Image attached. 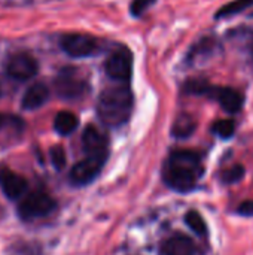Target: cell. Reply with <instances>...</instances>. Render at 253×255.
<instances>
[{
	"mask_svg": "<svg viewBox=\"0 0 253 255\" xmlns=\"http://www.w3.org/2000/svg\"><path fill=\"white\" fill-rule=\"evenodd\" d=\"M243 46H245V51L249 57V61L253 67V31H248L246 36H245V42H243Z\"/></svg>",
	"mask_w": 253,
	"mask_h": 255,
	"instance_id": "cell-23",
	"label": "cell"
},
{
	"mask_svg": "<svg viewBox=\"0 0 253 255\" xmlns=\"http://www.w3.org/2000/svg\"><path fill=\"white\" fill-rule=\"evenodd\" d=\"M104 69L110 79L128 84L133 73V54L125 46L115 49L106 60Z\"/></svg>",
	"mask_w": 253,
	"mask_h": 255,
	"instance_id": "cell-4",
	"label": "cell"
},
{
	"mask_svg": "<svg viewBox=\"0 0 253 255\" xmlns=\"http://www.w3.org/2000/svg\"><path fill=\"white\" fill-rule=\"evenodd\" d=\"M49 157H51L52 166L57 170H63L64 169V166H66V151H64L63 146H60V145L52 146L51 151H49Z\"/></svg>",
	"mask_w": 253,
	"mask_h": 255,
	"instance_id": "cell-21",
	"label": "cell"
},
{
	"mask_svg": "<svg viewBox=\"0 0 253 255\" xmlns=\"http://www.w3.org/2000/svg\"><path fill=\"white\" fill-rule=\"evenodd\" d=\"M107 155H88L85 160L79 161L70 170V181L75 185H85L91 182L103 167Z\"/></svg>",
	"mask_w": 253,
	"mask_h": 255,
	"instance_id": "cell-8",
	"label": "cell"
},
{
	"mask_svg": "<svg viewBox=\"0 0 253 255\" xmlns=\"http://www.w3.org/2000/svg\"><path fill=\"white\" fill-rule=\"evenodd\" d=\"M239 214H242L243 217H252L253 215V202L252 200H246L239 206Z\"/></svg>",
	"mask_w": 253,
	"mask_h": 255,
	"instance_id": "cell-24",
	"label": "cell"
},
{
	"mask_svg": "<svg viewBox=\"0 0 253 255\" xmlns=\"http://www.w3.org/2000/svg\"><path fill=\"white\" fill-rule=\"evenodd\" d=\"M39 64L34 57L27 52L15 54L9 58L6 64V73L15 81H28L37 75Z\"/></svg>",
	"mask_w": 253,
	"mask_h": 255,
	"instance_id": "cell-7",
	"label": "cell"
},
{
	"mask_svg": "<svg viewBox=\"0 0 253 255\" xmlns=\"http://www.w3.org/2000/svg\"><path fill=\"white\" fill-rule=\"evenodd\" d=\"M49 99V90L45 84H33L30 88H27V91L22 96V109L25 111H34L40 106H43L46 103V100Z\"/></svg>",
	"mask_w": 253,
	"mask_h": 255,
	"instance_id": "cell-12",
	"label": "cell"
},
{
	"mask_svg": "<svg viewBox=\"0 0 253 255\" xmlns=\"http://www.w3.org/2000/svg\"><path fill=\"white\" fill-rule=\"evenodd\" d=\"M79 120L75 114L69 112V111H61L57 114L55 120H54V128L58 134L61 136H69L72 134L76 128H78Z\"/></svg>",
	"mask_w": 253,
	"mask_h": 255,
	"instance_id": "cell-13",
	"label": "cell"
},
{
	"mask_svg": "<svg viewBox=\"0 0 253 255\" xmlns=\"http://www.w3.org/2000/svg\"><path fill=\"white\" fill-rule=\"evenodd\" d=\"M55 209V202L51 196L42 191H34L27 196L18 206V217L24 221L46 217Z\"/></svg>",
	"mask_w": 253,
	"mask_h": 255,
	"instance_id": "cell-3",
	"label": "cell"
},
{
	"mask_svg": "<svg viewBox=\"0 0 253 255\" xmlns=\"http://www.w3.org/2000/svg\"><path fill=\"white\" fill-rule=\"evenodd\" d=\"M195 120L188 115V114H182L176 118L173 128H171V134L174 137H188L194 133L195 130Z\"/></svg>",
	"mask_w": 253,
	"mask_h": 255,
	"instance_id": "cell-15",
	"label": "cell"
},
{
	"mask_svg": "<svg viewBox=\"0 0 253 255\" xmlns=\"http://www.w3.org/2000/svg\"><path fill=\"white\" fill-rule=\"evenodd\" d=\"M253 6V0H233L230 3H227L225 6H222L215 18H227V16H233V15H237V13H242L243 10L249 9Z\"/></svg>",
	"mask_w": 253,
	"mask_h": 255,
	"instance_id": "cell-16",
	"label": "cell"
},
{
	"mask_svg": "<svg viewBox=\"0 0 253 255\" xmlns=\"http://www.w3.org/2000/svg\"><path fill=\"white\" fill-rule=\"evenodd\" d=\"M185 93L188 94H195V96H210L213 87L201 78H195V79H189L185 87H183Z\"/></svg>",
	"mask_w": 253,
	"mask_h": 255,
	"instance_id": "cell-17",
	"label": "cell"
},
{
	"mask_svg": "<svg viewBox=\"0 0 253 255\" xmlns=\"http://www.w3.org/2000/svg\"><path fill=\"white\" fill-rule=\"evenodd\" d=\"M203 175L200 157L192 151H176L166 161L163 178L174 191H189Z\"/></svg>",
	"mask_w": 253,
	"mask_h": 255,
	"instance_id": "cell-1",
	"label": "cell"
},
{
	"mask_svg": "<svg viewBox=\"0 0 253 255\" xmlns=\"http://www.w3.org/2000/svg\"><path fill=\"white\" fill-rule=\"evenodd\" d=\"M234 131H236V126H234V121L231 120H219L213 124V133H216L222 139L231 137Z\"/></svg>",
	"mask_w": 253,
	"mask_h": 255,
	"instance_id": "cell-19",
	"label": "cell"
},
{
	"mask_svg": "<svg viewBox=\"0 0 253 255\" xmlns=\"http://www.w3.org/2000/svg\"><path fill=\"white\" fill-rule=\"evenodd\" d=\"M133 111V93L125 82H118L101 91L97 102L100 120L110 127L122 126L128 121Z\"/></svg>",
	"mask_w": 253,
	"mask_h": 255,
	"instance_id": "cell-2",
	"label": "cell"
},
{
	"mask_svg": "<svg viewBox=\"0 0 253 255\" xmlns=\"http://www.w3.org/2000/svg\"><path fill=\"white\" fill-rule=\"evenodd\" d=\"M157 0H133L131 1V6H130V10H131V15L133 16H140L142 13H145Z\"/></svg>",
	"mask_w": 253,
	"mask_h": 255,
	"instance_id": "cell-22",
	"label": "cell"
},
{
	"mask_svg": "<svg viewBox=\"0 0 253 255\" xmlns=\"http://www.w3.org/2000/svg\"><path fill=\"white\" fill-rule=\"evenodd\" d=\"M60 45H61V49L73 58L89 57V55L95 54L98 49L97 40L92 36L82 34V33L64 34L60 40Z\"/></svg>",
	"mask_w": 253,
	"mask_h": 255,
	"instance_id": "cell-5",
	"label": "cell"
},
{
	"mask_svg": "<svg viewBox=\"0 0 253 255\" xmlns=\"http://www.w3.org/2000/svg\"><path fill=\"white\" fill-rule=\"evenodd\" d=\"M55 90L60 97L73 100L84 96L86 90V84L78 75L76 69H64L55 79Z\"/></svg>",
	"mask_w": 253,
	"mask_h": 255,
	"instance_id": "cell-6",
	"label": "cell"
},
{
	"mask_svg": "<svg viewBox=\"0 0 253 255\" xmlns=\"http://www.w3.org/2000/svg\"><path fill=\"white\" fill-rule=\"evenodd\" d=\"M212 97H215L219 105L230 114H236L239 112L242 108H243V94L239 93L237 90L234 88H221V87H213L212 93H210Z\"/></svg>",
	"mask_w": 253,
	"mask_h": 255,
	"instance_id": "cell-11",
	"label": "cell"
},
{
	"mask_svg": "<svg viewBox=\"0 0 253 255\" xmlns=\"http://www.w3.org/2000/svg\"><path fill=\"white\" fill-rule=\"evenodd\" d=\"M163 253L166 255H192L194 245H192L191 239H188L185 236H176V238L169 239L164 244Z\"/></svg>",
	"mask_w": 253,
	"mask_h": 255,
	"instance_id": "cell-14",
	"label": "cell"
},
{
	"mask_svg": "<svg viewBox=\"0 0 253 255\" xmlns=\"http://www.w3.org/2000/svg\"><path fill=\"white\" fill-rule=\"evenodd\" d=\"M243 176H245V167L240 164H236V166L230 167L228 170H225L222 173L221 179L224 184H234V182H239L240 179H243Z\"/></svg>",
	"mask_w": 253,
	"mask_h": 255,
	"instance_id": "cell-20",
	"label": "cell"
},
{
	"mask_svg": "<svg viewBox=\"0 0 253 255\" xmlns=\"http://www.w3.org/2000/svg\"><path fill=\"white\" fill-rule=\"evenodd\" d=\"M27 187L28 184L25 178H22L21 175H16L10 169L0 167V188L7 199L10 200L19 199L27 191Z\"/></svg>",
	"mask_w": 253,
	"mask_h": 255,
	"instance_id": "cell-9",
	"label": "cell"
},
{
	"mask_svg": "<svg viewBox=\"0 0 253 255\" xmlns=\"http://www.w3.org/2000/svg\"><path fill=\"white\" fill-rule=\"evenodd\" d=\"M84 149L88 155H107V140L94 126H88L82 134Z\"/></svg>",
	"mask_w": 253,
	"mask_h": 255,
	"instance_id": "cell-10",
	"label": "cell"
},
{
	"mask_svg": "<svg viewBox=\"0 0 253 255\" xmlns=\"http://www.w3.org/2000/svg\"><path fill=\"white\" fill-rule=\"evenodd\" d=\"M6 123H7V117L3 115V114H0V128H1Z\"/></svg>",
	"mask_w": 253,
	"mask_h": 255,
	"instance_id": "cell-25",
	"label": "cell"
},
{
	"mask_svg": "<svg viewBox=\"0 0 253 255\" xmlns=\"http://www.w3.org/2000/svg\"><path fill=\"white\" fill-rule=\"evenodd\" d=\"M185 223L188 224V227L192 230V232H195L197 235H204L206 233V230H207V227H206V223H204V220H203V217L198 214V212H195V211H189L188 214H186V217H185Z\"/></svg>",
	"mask_w": 253,
	"mask_h": 255,
	"instance_id": "cell-18",
	"label": "cell"
}]
</instances>
